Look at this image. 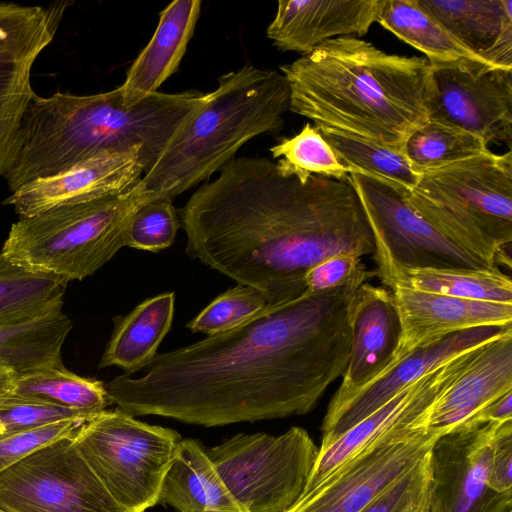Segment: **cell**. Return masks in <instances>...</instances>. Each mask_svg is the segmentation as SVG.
<instances>
[{"instance_id": "cell-7", "label": "cell", "mask_w": 512, "mask_h": 512, "mask_svg": "<svg viewBox=\"0 0 512 512\" xmlns=\"http://www.w3.org/2000/svg\"><path fill=\"white\" fill-rule=\"evenodd\" d=\"M151 198L137 182L119 195L22 217L11 226L1 252L30 271L67 282L82 280L126 246L125 231L131 216Z\"/></svg>"}, {"instance_id": "cell-29", "label": "cell", "mask_w": 512, "mask_h": 512, "mask_svg": "<svg viewBox=\"0 0 512 512\" xmlns=\"http://www.w3.org/2000/svg\"><path fill=\"white\" fill-rule=\"evenodd\" d=\"M0 3V61L34 63L52 42L67 6Z\"/></svg>"}, {"instance_id": "cell-47", "label": "cell", "mask_w": 512, "mask_h": 512, "mask_svg": "<svg viewBox=\"0 0 512 512\" xmlns=\"http://www.w3.org/2000/svg\"><path fill=\"white\" fill-rule=\"evenodd\" d=\"M427 512V511H426Z\"/></svg>"}, {"instance_id": "cell-19", "label": "cell", "mask_w": 512, "mask_h": 512, "mask_svg": "<svg viewBox=\"0 0 512 512\" xmlns=\"http://www.w3.org/2000/svg\"><path fill=\"white\" fill-rule=\"evenodd\" d=\"M512 391V330L476 347L463 370L433 403L425 428L440 436Z\"/></svg>"}, {"instance_id": "cell-21", "label": "cell", "mask_w": 512, "mask_h": 512, "mask_svg": "<svg viewBox=\"0 0 512 512\" xmlns=\"http://www.w3.org/2000/svg\"><path fill=\"white\" fill-rule=\"evenodd\" d=\"M351 346L342 382L335 393L360 388L393 362L401 337V320L390 289L362 284L352 301Z\"/></svg>"}, {"instance_id": "cell-8", "label": "cell", "mask_w": 512, "mask_h": 512, "mask_svg": "<svg viewBox=\"0 0 512 512\" xmlns=\"http://www.w3.org/2000/svg\"><path fill=\"white\" fill-rule=\"evenodd\" d=\"M181 436L116 409L87 421L73 438L80 455L126 512L158 504Z\"/></svg>"}, {"instance_id": "cell-15", "label": "cell", "mask_w": 512, "mask_h": 512, "mask_svg": "<svg viewBox=\"0 0 512 512\" xmlns=\"http://www.w3.org/2000/svg\"><path fill=\"white\" fill-rule=\"evenodd\" d=\"M510 330L512 325H493L449 334L415 349L366 385L345 393H334L323 419L319 451L327 449L346 431L427 373Z\"/></svg>"}, {"instance_id": "cell-23", "label": "cell", "mask_w": 512, "mask_h": 512, "mask_svg": "<svg viewBox=\"0 0 512 512\" xmlns=\"http://www.w3.org/2000/svg\"><path fill=\"white\" fill-rule=\"evenodd\" d=\"M465 48L512 68V0H418Z\"/></svg>"}, {"instance_id": "cell-33", "label": "cell", "mask_w": 512, "mask_h": 512, "mask_svg": "<svg viewBox=\"0 0 512 512\" xmlns=\"http://www.w3.org/2000/svg\"><path fill=\"white\" fill-rule=\"evenodd\" d=\"M488 150L476 135L440 121L428 119L412 132L404 153L418 173L449 165Z\"/></svg>"}, {"instance_id": "cell-38", "label": "cell", "mask_w": 512, "mask_h": 512, "mask_svg": "<svg viewBox=\"0 0 512 512\" xmlns=\"http://www.w3.org/2000/svg\"><path fill=\"white\" fill-rule=\"evenodd\" d=\"M92 418L79 411L9 392L0 397V439L63 420L89 421Z\"/></svg>"}, {"instance_id": "cell-17", "label": "cell", "mask_w": 512, "mask_h": 512, "mask_svg": "<svg viewBox=\"0 0 512 512\" xmlns=\"http://www.w3.org/2000/svg\"><path fill=\"white\" fill-rule=\"evenodd\" d=\"M147 167L139 148L106 153L57 175L34 180L11 192L3 204L22 217L48 209L122 194L133 187Z\"/></svg>"}, {"instance_id": "cell-24", "label": "cell", "mask_w": 512, "mask_h": 512, "mask_svg": "<svg viewBox=\"0 0 512 512\" xmlns=\"http://www.w3.org/2000/svg\"><path fill=\"white\" fill-rule=\"evenodd\" d=\"M158 503L179 512H246L232 497L202 446L180 440L164 476Z\"/></svg>"}, {"instance_id": "cell-35", "label": "cell", "mask_w": 512, "mask_h": 512, "mask_svg": "<svg viewBox=\"0 0 512 512\" xmlns=\"http://www.w3.org/2000/svg\"><path fill=\"white\" fill-rule=\"evenodd\" d=\"M33 65L0 61V177L8 169L22 113L34 93Z\"/></svg>"}, {"instance_id": "cell-36", "label": "cell", "mask_w": 512, "mask_h": 512, "mask_svg": "<svg viewBox=\"0 0 512 512\" xmlns=\"http://www.w3.org/2000/svg\"><path fill=\"white\" fill-rule=\"evenodd\" d=\"M267 305L259 290L238 284L216 297L186 327L213 336L236 327Z\"/></svg>"}, {"instance_id": "cell-2", "label": "cell", "mask_w": 512, "mask_h": 512, "mask_svg": "<svg viewBox=\"0 0 512 512\" xmlns=\"http://www.w3.org/2000/svg\"><path fill=\"white\" fill-rule=\"evenodd\" d=\"M186 253L268 305L301 297L305 275L342 253H375V240L353 185L311 175L284 177L264 157L233 158L180 210Z\"/></svg>"}, {"instance_id": "cell-28", "label": "cell", "mask_w": 512, "mask_h": 512, "mask_svg": "<svg viewBox=\"0 0 512 512\" xmlns=\"http://www.w3.org/2000/svg\"><path fill=\"white\" fill-rule=\"evenodd\" d=\"M67 283L21 267L0 252V327L62 309Z\"/></svg>"}, {"instance_id": "cell-5", "label": "cell", "mask_w": 512, "mask_h": 512, "mask_svg": "<svg viewBox=\"0 0 512 512\" xmlns=\"http://www.w3.org/2000/svg\"><path fill=\"white\" fill-rule=\"evenodd\" d=\"M289 101L288 82L274 69L246 64L222 75L138 184L173 200L221 171L252 138L280 131Z\"/></svg>"}, {"instance_id": "cell-6", "label": "cell", "mask_w": 512, "mask_h": 512, "mask_svg": "<svg viewBox=\"0 0 512 512\" xmlns=\"http://www.w3.org/2000/svg\"><path fill=\"white\" fill-rule=\"evenodd\" d=\"M427 222L492 267L512 242V152H485L420 173L405 192Z\"/></svg>"}, {"instance_id": "cell-16", "label": "cell", "mask_w": 512, "mask_h": 512, "mask_svg": "<svg viewBox=\"0 0 512 512\" xmlns=\"http://www.w3.org/2000/svg\"><path fill=\"white\" fill-rule=\"evenodd\" d=\"M474 349L454 357L407 386L346 431L327 449L319 451L301 497L315 489L340 466L382 438L401 430L425 428L433 403L463 370Z\"/></svg>"}, {"instance_id": "cell-40", "label": "cell", "mask_w": 512, "mask_h": 512, "mask_svg": "<svg viewBox=\"0 0 512 512\" xmlns=\"http://www.w3.org/2000/svg\"><path fill=\"white\" fill-rule=\"evenodd\" d=\"M87 421L69 419L0 439V471L37 449L62 438H72Z\"/></svg>"}, {"instance_id": "cell-13", "label": "cell", "mask_w": 512, "mask_h": 512, "mask_svg": "<svg viewBox=\"0 0 512 512\" xmlns=\"http://www.w3.org/2000/svg\"><path fill=\"white\" fill-rule=\"evenodd\" d=\"M501 422L468 421L438 436L429 451L427 512H509L512 491L488 485L495 429Z\"/></svg>"}, {"instance_id": "cell-22", "label": "cell", "mask_w": 512, "mask_h": 512, "mask_svg": "<svg viewBox=\"0 0 512 512\" xmlns=\"http://www.w3.org/2000/svg\"><path fill=\"white\" fill-rule=\"evenodd\" d=\"M201 5L200 0H176L160 12L152 38L119 86L126 105L135 104L157 92L176 72L194 33Z\"/></svg>"}, {"instance_id": "cell-18", "label": "cell", "mask_w": 512, "mask_h": 512, "mask_svg": "<svg viewBox=\"0 0 512 512\" xmlns=\"http://www.w3.org/2000/svg\"><path fill=\"white\" fill-rule=\"evenodd\" d=\"M401 320L394 364L415 349L462 330L512 325V305L424 292L406 285L390 289Z\"/></svg>"}, {"instance_id": "cell-27", "label": "cell", "mask_w": 512, "mask_h": 512, "mask_svg": "<svg viewBox=\"0 0 512 512\" xmlns=\"http://www.w3.org/2000/svg\"><path fill=\"white\" fill-rule=\"evenodd\" d=\"M376 22L422 52L432 65L462 59L486 61L461 45L418 0H384Z\"/></svg>"}, {"instance_id": "cell-32", "label": "cell", "mask_w": 512, "mask_h": 512, "mask_svg": "<svg viewBox=\"0 0 512 512\" xmlns=\"http://www.w3.org/2000/svg\"><path fill=\"white\" fill-rule=\"evenodd\" d=\"M396 285L462 299L512 305L511 278L499 268L412 270L405 272Z\"/></svg>"}, {"instance_id": "cell-41", "label": "cell", "mask_w": 512, "mask_h": 512, "mask_svg": "<svg viewBox=\"0 0 512 512\" xmlns=\"http://www.w3.org/2000/svg\"><path fill=\"white\" fill-rule=\"evenodd\" d=\"M364 266L361 257L351 253L330 257L308 270L305 292L317 293L338 287Z\"/></svg>"}, {"instance_id": "cell-39", "label": "cell", "mask_w": 512, "mask_h": 512, "mask_svg": "<svg viewBox=\"0 0 512 512\" xmlns=\"http://www.w3.org/2000/svg\"><path fill=\"white\" fill-rule=\"evenodd\" d=\"M430 494L429 453L360 512H426Z\"/></svg>"}, {"instance_id": "cell-12", "label": "cell", "mask_w": 512, "mask_h": 512, "mask_svg": "<svg viewBox=\"0 0 512 512\" xmlns=\"http://www.w3.org/2000/svg\"><path fill=\"white\" fill-rule=\"evenodd\" d=\"M432 73L429 119L511 147L512 68L462 59L432 65Z\"/></svg>"}, {"instance_id": "cell-43", "label": "cell", "mask_w": 512, "mask_h": 512, "mask_svg": "<svg viewBox=\"0 0 512 512\" xmlns=\"http://www.w3.org/2000/svg\"><path fill=\"white\" fill-rule=\"evenodd\" d=\"M512 391L495 399L469 421L504 422L512 419ZM468 422V421H467Z\"/></svg>"}, {"instance_id": "cell-20", "label": "cell", "mask_w": 512, "mask_h": 512, "mask_svg": "<svg viewBox=\"0 0 512 512\" xmlns=\"http://www.w3.org/2000/svg\"><path fill=\"white\" fill-rule=\"evenodd\" d=\"M384 0L279 1L266 35L281 51L306 55L322 43L343 36L365 35Z\"/></svg>"}, {"instance_id": "cell-44", "label": "cell", "mask_w": 512, "mask_h": 512, "mask_svg": "<svg viewBox=\"0 0 512 512\" xmlns=\"http://www.w3.org/2000/svg\"><path fill=\"white\" fill-rule=\"evenodd\" d=\"M17 375L12 367L0 362V397L11 390Z\"/></svg>"}, {"instance_id": "cell-4", "label": "cell", "mask_w": 512, "mask_h": 512, "mask_svg": "<svg viewBox=\"0 0 512 512\" xmlns=\"http://www.w3.org/2000/svg\"><path fill=\"white\" fill-rule=\"evenodd\" d=\"M193 110L185 93L154 92L126 105L119 87L91 95L30 97L4 175L11 192L101 154L139 148L147 170Z\"/></svg>"}, {"instance_id": "cell-26", "label": "cell", "mask_w": 512, "mask_h": 512, "mask_svg": "<svg viewBox=\"0 0 512 512\" xmlns=\"http://www.w3.org/2000/svg\"><path fill=\"white\" fill-rule=\"evenodd\" d=\"M72 327V321L62 309L0 327V362L12 367L18 374L61 366V349Z\"/></svg>"}, {"instance_id": "cell-1", "label": "cell", "mask_w": 512, "mask_h": 512, "mask_svg": "<svg viewBox=\"0 0 512 512\" xmlns=\"http://www.w3.org/2000/svg\"><path fill=\"white\" fill-rule=\"evenodd\" d=\"M366 266L344 284L267 305L225 332L162 354L139 377L105 383L109 403L206 427L303 415L342 377L351 305L375 277Z\"/></svg>"}, {"instance_id": "cell-46", "label": "cell", "mask_w": 512, "mask_h": 512, "mask_svg": "<svg viewBox=\"0 0 512 512\" xmlns=\"http://www.w3.org/2000/svg\"><path fill=\"white\" fill-rule=\"evenodd\" d=\"M509 512H512V510H511V511H509Z\"/></svg>"}, {"instance_id": "cell-10", "label": "cell", "mask_w": 512, "mask_h": 512, "mask_svg": "<svg viewBox=\"0 0 512 512\" xmlns=\"http://www.w3.org/2000/svg\"><path fill=\"white\" fill-rule=\"evenodd\" d=\"M347 179L355 188L371 226L376 276L388 289L407 271L425 269H494L421 217L404 190L360 173Z\"/></svg>"}, {"instance_id": "cell-37", "label": "cell", "mask_w": 512, "mask_h": 512, "mask_svg": "<svg viewBox=\"0 0 512 512\" xmlns=\"http://www.w3.org/2000/svg\"><path fill=\"white\" fill-rule=\"evenodd\" d=\"M180 227L173 200L151 198L142 203L131 216L125 231L126 246L158 252L169 247Z\"/></svg>"}, {"instance_id": "cell-31", "label": "cell", "mask_w": 512, "mask_h": 512, "mask_svg": "<svg viewBox=\"0 0 512 512\" xmlns=\"http://www.w3.org/2000/svg\"><path fill=\"white\" fill-rule=\"evenodd\" d=\"M315 126L351 173L377 178L406 192L416 187L420 173L411 166L404 149L382 145L326 126Z\"/></svg>"}, {"instance_id": "cell-14", "label": "cell", "mask_w": 512, "mask_h": 512, "mask_svg": "<svg viewBox=\"0 0 512 512\" xmlns=\"http://www.w3.org/2000/svg\"><path fill=\"white\" fill-rule=\"evenodd\" d=\"M437 437L426 428L391 433L340 466L286 512H360L417 466Z\"/></svg>"}, {"instance_id": "cell-25", "label": "cell", "mask_w": 512, "mask_h": 512, "mask_svg": "<svg viewBox=\"0 0 512 512\" xmlns=\"http://www.w3.org/2000/svg\"><path fill=\"white\" fill-rule=\"evenodd\" d=\"M174 304L173 292L162 293L144 300L126 316L115 318L99 367L117 366L128 375L146 367L171 328Z\"/></svg>"}, {"instance_id": "cell-45", "label": "cell", "mask_w": 512, "mask_h": 512, "mask_svg": "<svg viewBox=\"0 0 512 512\" xmlns=\"http://www.w3.org/2000/svg\"><path fill=\"white\" fill-rule=\"evenodd\" d=\"M0 512H3V511L0 510Z\"/></svg>"}, {"instance_id": "cell-42", "label": "cell", "mask_w": 512, "mask_h": 512, "mask_svg": "<svg viewBox=\"0 0 512 512\" xmlns=\"http://www.w3.org/2000/svg\"><path fill=\"white\" fill-rule=\"evenodd\" d=\"M488 485L498 493L512 491V419L495 429Z\"/></svg>"}, {"instance_id": "cell-30", "label": "cell", "mask_w": 512, "mask_h": 512, "mask_svg": "<svg viewBox=\"0 0 512 512\" xmlns=\"http://www.w3.org/2000/svg\"><path fill=\"white\" fill-rule=\"evenodd\" d=\"M104 384L78 376L64 365L49 366L18 374L9 393L94 417L109 404Z\"/></svg>"}, {"instance_id": "cell-11", "label": "cell", "mask_w": 512, "mask_h": 512, "mask_svg": "<svg viewBox=\"0 0 512 512\" xmlns=\"http://www.w3.org/2000/svg\"><path fill=\"white\" fill-rule=\"evenodd\" d=\"M62 438L0 471L3 512H126Z\"/></svg>"}, {"instance_id": "cell-3", "label": "cell", "mask_w": 512, "mask_h": 512, "mask_svg": "<svg viewBox=\"0 0 512 512\" xmlns=\"http://www.w3.org/2000/svg\"><path fill=\"white\" fill-rule=\"evenodd\" d=\"M279 68L289 85V109L315 125L404 149L429 119L433 73L424 57L343 36Z\"/></svg>"}, {"instance_id": "cell-34", "label": "cell", "mask_w": 512, "mask_h": 512, "mask_svg": "<svg viewBox=\"0 0 512 512\" xmlns=\"http://www.w3.org/2000/svg\"><path fill=\"white\" fill-rule=\"evenodd\" d=\"M278 159L277 171L284 177H295L306 183L311 175L346 180L351 170L340 162L316 126L306 123L291 138H283L270 148Z\"/></svg>"}, {"instance_id": "cell-9", "label": "cell", "mask_w": 512, "mask_h": 512, "mask_svg": "<svg viewBox=\"0 0 512 512\" xmlns=\"http://www.w3.org/2000/svg\"><path fill=\"white\" fill-rule=\"evenodd\" d=\"M246 512H286L301 497L319 454L308 432L237 434L206 451Z\"/></svg>"}]
</instances>
